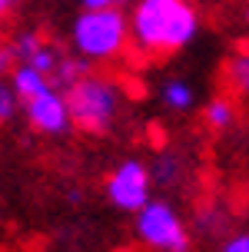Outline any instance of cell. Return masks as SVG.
I'll return each instance as SVG.
<instances>
[{
    "mask_svg": "<svg viewBox=\"0 0 249 252\" xmlns=\"http://www.w3.org/2000/svg\"><path fill=\"white\" fill-rule=\"evenodd\" d=\"M126 20L133 47L149 57L183 50L199 33V13L189 0H137Z\"/></svg>",
    "mask_w": 249,
    "mask_h": 252,
    "instance_id": "6da1fadb",
    "label": "cell"
},
{
    "mask_svg": "<svg viewBox=\"0 0 249 252\" xmlns=\"http://www.w3.org/2000/svg\"><path fill=\"white\" fill-rule=\"evenodd\" d=\"M63 100H67V110H70V123L76 129L103 136L113 126V120L120 116L123 96H120V87L110 76L83 73L70 87H63Z\"/></svg>",
    "mask_w": 249,
    "mask_h": 252,
    "instance_id": "7a4b0ae2",
    "label": "cell"
},
{
    "mask_svg": "<svg viewBox=\"0 0 249 252\" xmlns=\"http://www.w3.org/2000/svg\"><path fill=\"white\" fill-rule=\"evenodd\" d=\"M76 57L90 63H107L123 57L130 43V20L123 17L120 7H83V13L73 20L70 30Z\"/></svg>",
    "mask_w": 249,
    "mask_h": 252,
    "instance_id": "3957f363",
    "label": "cell"
},
{
    "mask_svg": "<svg viewBox=\"0 0 249 252\" xmlns=\"http://www.w3.org/2000/svg\"><path fill=\"white\" fill-rule=\"evenodd\" d=\"M137 236L156 252H189L193 239H189L186 222L179 219L170 202L149 199L137 213Z\"/></svg>",
    "mask_w": 249,
    "mask_h": 252,
    "instance_id": "277c9868",
    "label": "cell"
},
{
    "mask_svg": "<svg viewBox=\"0 0 249 252\" xmlns=\"http://www.w3.org/2000/svg\"><path fill=\"white\" fill-rule=\"evenodd\" d=\"M149 189H153V176L140 159H126L107 176V199L123 213H140L149 202Z\"/></svg>",
    "mask_w": 249,
    "mask_h": 252,
    "instance_id": "5b68a950",
    "label": "cell"
},
{
    "mask_svg": "<svg viewBox=\"0 0 249 252\" xmlns=\"http://www.w3.org/2000/svg\"><path fill=\"white\" fill-rule=\"evenodd\" d=\"M24 110H27V120L37 133H47V136H63L70 129V110H67V100L57 87L43 90L37 96L24 100Z\"/></svg>",
    "mask_w": 249,
    "mask_h": 252,
    "instance_id": "8992f818",
    "label": "cell"
},
{
    "mask_svg": "<svg viewBox=\"0 0 249 252\" xmlns=\"http://www.w3.org/2000/svg\"><path fill=\"white\" fill-rule=\"evenodd\" d=\"M203 120H206L210 129L223 133V129H229V126L236 123V103L229 100V96H213L206 103V110H203Z\"/></svg>",
    "mask_w": 249,
    "mask_h": 252,
    "instance_id": "52a82bcc",
    "label": "cell"
},
{
    "mask_svg": "<svg viewBox=\"0 0 249 252\" xmlns=\"http://www.w3.org/2000/svg\"><path fill=\"white\" fill-rule=\"evenodd\" d=\"M226 87L236 96H249V53H236L226 63Z\"/></svg>",
    "mask_w": 249,
    "mask_h": 252,
    "instance_id": "ba28073f",
    "label": "cell"
},
{
    "mask_svg": "<svg viewBox=\"0 0 249 252\" xmlns=\"http://www.w3.org/2000/svg\"><path fill=\"white\" fill-rule=\"evenodd\" d=\"M193 100H196V93H193V87H189L186 80H166V83H163V103H166L170 110L183 113V110L193 106Z\"/></svg>",
    "mask_w": 249,
    "mask_h": 252,
    "instance_id": "9c48e42d",
    "label": "cell"
},
{
    "mask_svg": "<svg viewBox=\"0 0 249 252\" xmlns=\"http://www.w3.org/2000/svg\"><path fill=\"white\" fill-rule=\"evenodd\" d=\"M83 73H90V60H83V57H67V53H63L50 80H53V87H57V83H60V87H70V83L80 80Z\"/></svg>",
    "mask_w": 249,
    "mask_h": 252,
    "instance_id": "30bf717a",
    "label": "cell"
},
{
    "mask_svg": "<svg viewBox=\"0 0 249 252\" xmlns=\"http://www.w3.org/2000/svg\"><path fill=\"white\" fill-rule=\"evenodd\" d=\"M24 63H30L34 70H40V73H47V76H53V70H57V63H60V53L53 50L50 43H40L37 50L30 53Z\"/></svg>",
    "mask_w": 249,
    "mask_h": 252,
    "instance_id": "8fae6325",
    "label": "cell"
},
{
    "mask_svg": "<svg viewBox=\"0 0 249 252\" xmlns=\"http://www.w3.org/2000/svg\"><path fill=\"white\" fill-rule=\"evenodd\" d=\"M149 176H153V183H160V186H170V183L179 176V163H176L173 156H163V159H156V166L149 169Z\"/></svg>",
    "mask_w": 249,
    "mask_h": 252,
    "instance_id": "7c38bea8",
    "label": "cell"
},
{
    "mask_svg": "<svg viewBox=\"0 0 249 252\" xmlns=\"http://www.w3.org/2000/svg\"><path fill=\"white\" fill-rule=\"evenodd\" d=\"M17 93H13L10 83H3V76H0V123H7L13 113H17Z\"/></svg>",
    "mask_w": 249,
    "mask_h": 252,
    "instance_id": "4fadbf2b",
    "label": "cell"
},
{
    "mask_svg": "<svg viewBox=\"0 0 249 252\" xmlns=\"http://www.w3.org/2000/svg\"><path fill=\"white\" fill-rule=\"evenodd\" d=\"M219 252H249V232H236L233 239H226Z\"/></svg>",
    "mask_w": 249,
    "mask_h": 252,
    "instance_id": "5bb4252c",
    "label": "cell"
},
{
    "mask_svg": "<svg viewBox=\"0 0 249 252\" xmlns=\"http://www.w3.org/2000/svg\"><path fill=\"white\" fill-rule=\"evenodd\" d=\"M80 3H83V7H90V10H93V7H120V3H123V0H80Z\"/></svg>",
    "mask_w": 249,
    "mask_h": 252,
    "instance_id": "9a60e30c",
    "label": "cell"
},
{
    "mask_svg": "<svg viewBox=\"0 0 249 252\" xmlns=\"http://www.w3.org/2000/svg\"><path fill=\"white\" fill-rule=\"evenodd\" d=\"M17 3H20V0H0V20H3V17H10V13L17 10Z\"/></svg>",
    "mask_w": 249,
    "mask_h": 252,
    "instance_id": "2e32d148",
    "label": "cell"
}]
</instances>
